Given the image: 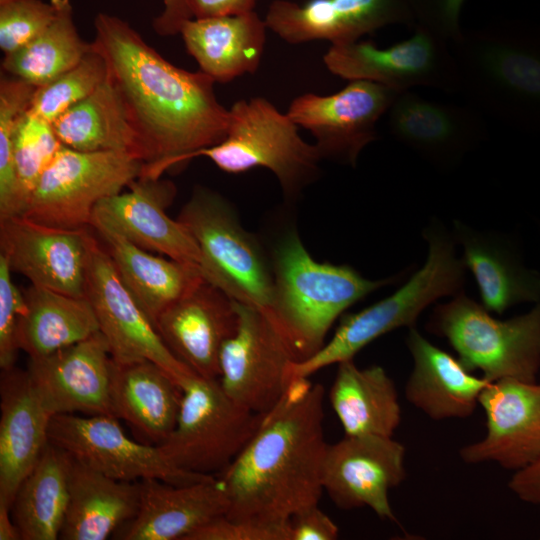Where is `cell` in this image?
I'll list each match as a JSON object with an SVG mask.
<instances>
[{
	"mask_svg": "<svg viewBox=\"0 0 540 540\" xmlns=\"http://www.w3.org/2000/svg\"><path fill=\"white\" fill-rule=\"evenodd\" d=\"M92 47L104 58L137 134L140 177L159 179L227 135L229 110L202 71L179 68L149 46L125 20L99 12Z\"/></svg>",
	"mask_w": 540,
	"mask_h": 540,
	"instance_id": "cell-1",
	"label": "cell"
},
{
	"mask_svg": "<svg viewBox=\"0 0 540 540\" xmlns=\"http://www.w3.org/2000/svg\"><path fill=\"white\" fill-rule=\"evenodd\" d=\"M324 388L293 377L280 401L232 463L220 474L229 500L225 515L238 522L287 528L324 492Z\"/></svg>",
	"mask_w": 540,
	"mask_h": 540,
	"instance_id": "cell-2",
	"label": "cell"
},
{
	"mask_svg": "<svg viewBox=\"0 0 540 540\" xmlns=\"http://www.w3.org/2000/svg\"><path fill=\"white\" fill-rule=\"evenodd\" d=\"M459 90L484 117L540 128V32L492 24L452 42Z\"/></svg>",
	"mask_w": 540,
	"mask_h": 540,
	"instance_id": "cell-3",
	"label": "cell"
},
{
	"mask_svg": "<svg viewBox=\"0 0 540 540\" xmlns=\"http://www.w3.org/2000/svg\"><path fill=\"white\" fill-rule=\"evenodd\" d=\"M274 291L266 312L290 346L296 362L325 344L334 321L350 306L392 279L369 280L347 265L314 260L295 231L273 254Z\"/></svg>",
	"mask_w": 540,
	"mask_h": 540,
	"instance_id": "cell-4",
	"label": "cell"
},
{
	"mask_svg": "<svg viewBox=\"0 0 540 540\" xmlns=\"http://www.w3.org/2000/svg\"><path fill=\"white\" fill-rule=\"evenodd\" d=\"M425 237L429 251L424 266L390 296L346 315L332 339L318 352L292 363V378L309 377L331 364L353 359L378 337L401 327H414L432 302L461 292L465 265L457 258L451 239L435 229L428 230Z\"/></svg>",
	"mask_w": 540,
	"mask_h": 540,
	"instance_id": "cell-5",
	"label": "cell"
},
{
	"mask_svg": "<svg viewBox=\"0 0 540 540\" xmlns=\"http://www.w3.org/2000/svg\"><path fill=\"white\" fill-rule=\"evenodd\" d=\"M428 330L448 340L470 372L490 382L512 378L536 382L540 370V303L507 320L492 317L483 306L459 293L434 308Z\"/></svg>",
	"mask_w": 540,
	"mask_h": 540,
	"instance_id": "cell-6",
	"label": "cell"
},
{
	"mask_svg": "<svg viewBox=\"0 0 540 540\" xmlns=\"http://www.w3.org/2000/svg\"><path fill=\"white\" fill-rule=\"evenodd\" d=\"M177 220L199 247L203 278L233 300L267 312L274 291L272 263L228 201L210 189L196 187Z\"/></svg>",
	"mask_w": 540,
	"mask_h": 540,
	"instance_id": "cell-7",
	"label": "cell"
},
{
	"mask_svg": "<svg viewBox=\"0 0 540 540\" xmlns=\"http://www.w3.org/2000/svg\"><path fill=\"white\" fill-rule=\"evenodd\" d=\"M227 173L263 167L278 179L284 194H298L318 172L322 158L317 146L305 142L297 125L262 97L239 100L229 109L226 137L197 151Z\"/></svg>",
	"mask_w": 540,
	"mask_h": 540,
	"instance_id": "cell-8",
	"label": "cell"
},
{
	"mask_svg": "<svg viewBox=\"0 0 540 540\" xmlns=\"http://www.w3.org/2000/svg\"><path fill=\"white\" fill-rule=\"evenodd\" d=\"M182 391L175 427L158 446L182 470L220 474L254 435L264 414L236 403L218 380L195 376Z\"/></svg>",
	"mask_w": 540,
	"mask_h": 540,
	"instance_id": "cell-9",
	"label": "cell"
},
{
	"mask_svg": "<svg viewBox=\"0 0 540 540\" xmlns=\"http://www.w3.org/2000/svg\"><path fill=\"white\" fill-rule=\"evenodd\" d=\"M143 166L129 152H82L62 145L22 216L56 228H90L96 205L138 179Z\"/></svg>",
	"mask_w": 540,
	"mask_h": 540,
	"instance_id": "cell-10",
	"label": "cell"
},
{
	"mask_svg": "<svg viewBox=\"0 0 540 540\" xmlns=\"http://www.w3.org/2000/svg\"><path fill=\"white\" fill-rule=\"evenodd\" d=\"M117 419L105 414L54 415L49 424V442L80 463L119 481L158 479L184 485L214 477L176 467L158 445L130 438Z\"/></svg>",
	"mask_w": 540,
	"mask_h": 540,
	"instance_id": "cell-11",
	"label": "cell"
},
{
	"mask_svg": "<svg viewBox=\"0 0 540 540\" xmlns=\"http://www.w3.org/2000/svg\"><path fill=\"white\" fill-rule=\"evenodd\" d=\"M236 307L239 323L235 334L222 346L218 381L236 403L265 414L282 398L296 360L265 311L237 301Z\"/></svg>",
	"mask_w": 540,
	"mask_h": 540,
	"instance_id": "cell-12",
	"label": "cell"
},
{
	"mask_svg": "<svg viewBox=\"0 0 540 540\" xmlns=\"http://www.w3.org/2000/svg\"><path fill=\"white\" fill-rule=\"evenodd\" d=\"M85 296L120 365L151 361L183 388L197 376L168 349L155 325L121 281L107 250L91 236Z\"/></svg>",
	"mask_w": 540,
	"mask_h": 540,
	"instance_id": "cell-13",
	"label": "cell"
},
{
	"mask_svg": "<svg viewBox=\"0 0 540 540\" xmlns=\"http://www.w3.org/2000/svg\"><path fill=\"white\" fill-rule=\"evenodd\" d=\"M447 43L415 28L409 39L388 48L370 41L331 45L323 60L332 74L349 81H371L399 93L416 86L458 93L457 66Z\"/></svg>",
	"mask_w": 540,
	"mask_h": 540,
	"instance_id": "cell-14",
	"label": "cell"
},
{
	"mask_svg": "<svg viewBox=\"0 0 540 540\" xmlns=\"http://www.w3.org/2000/svg\"><path fill=\"white\" fill-rule=\"evenodd\" d=\"M398 94L371 81L354 80L332 95H300L287 114L315 137L322 158L355 166L363 148L376 139L377 122Z\"/></svg>",
	"mask_w": 540,
	"mask_h": 540,
	"instance_id": "cell-15",
	"label": "cell"
},
{
	"mask_svg": "<svg viewBox=\"0 0 540 540\" xmlns=\"http://www.w3.org/2000/svg\"><path fill=\"white\" fill-rule=\"evenodd\" d=\"M405 451L392 437L345 435L328 444L323 489L341 509L368 507L379 518L396 521L389 492L406 478Z\"/></svg>",
	"mask_w": 540,
	"mask_h": 540,
	"instance_id": "cell-16",
	"label": "cell"
},
{
	"mask_svg": "<svg viewBox=\"0 0 540 540\" xmlns=\"http://www.w3.org/2000/svg\"><path fill=\"white\" fill-rule=\"evenodd\" d=\"M62 229L24 216L0 218V254L10 270L31 285L85 297L91 234Z\"/></svg>",
	"mask_w": 540,
	"mask_h": 540,
	"instance_id": "cell-17",
	"label": "cell"
},
{
	"mask_svg": "<svg viewBox=\"0 0 540 540\" xmlns=\"http://www.w3.org/2000/svg\"><path fill=\"white\" fill-rule=\"evenodd\" d=\"M128 188L96 205L90 228L109 229L142 249L199 266L201 253L195 239L183 223L166 213L176 193L174 184L139 177Z\"/></svg>",
	"mask_w": 540,
	"mask_h": 540,
	"instance_id": "cell-18",
	"label": "cell"
},
{
	"mask_svg": "<svg viewBox=\"0 0 540 540\" xmlns=\"http://www.w3.org/2000/svg\"><path fill=\"white\" fill-rule=\"evenodd\" d=\"M479 405L485 413L486 433L460 449L463 462H495L515 472L540 457V383L512 378L491 382Z\"/></svg>",
	"mask_w": 540,
	"mask_h": 540,
	"instance_id": "cell-19",
	"label": "cell"
},
{
	"mask_svg": "<svg viewBox=\"0 0 540 540\" xmlns=\"http://www.w3.org/2000/svg\"><path fill=\"white\" fill-rule=\"evenodd\" d=\"M26 372L52 415H113L110 399L111 355L99 331L48 356L29 358Z\"/></svg>",
	"mask_w": 540,
	"mask_h": 540,
	"instance_id": "cell-20",
	"label": "cell"
},
{
	"mask_svg": "<svg viewBox=\"0 0 540 540\" xmlns=\"http://www.w3.org/2000/svg\"><path fill=\"white\" fill-rule=\"evenodd\" d=\"M267 28L290 44L327 40L353 43L389 24L413 26L404 0H274L265 15Z\"/></svg>",
	"mask_w": 540,
	"mask_h": 540,
	"instance_id": "cell-21",
	"label": "cell"
},
{
	"mask_svg": "<svg viewBox=\"0 0 540 540\" xmlns=\"http://www.w3.org/2000/svg\"><path fill=\"white\" fill-rule=\"evenodd\" d=\"M238 323L236 301L204 279L169 306L155 326L179 361L201 378L218 380L222 346Z\"/></svg>",
	"mask_w": 540,
	"mask_h": 540,
	"instance_id": "cell-22",
	"label": "cell"
},
{
	"mask_svg": "<svg viewBox=\"0 0 540 540\" xmlns=\"http://www.w3.org/2000/svg\"><path fill=\"white\" fill-rule=\"evenodd\" d=\"M387 112L391 134L441 166L455 164L487 135L485 117L467 103L438 102L407 90Z\"/></svg>",
	"mask_w": 540,
	"mask_h": 540,
	"instance_id": "cell-23",
	"label": "cell"
},
{
	"mask_svg": "<svg viewBox=\"0 0 540 540\" xmlns=\"http://www.w3.org/2000/svg\"><path fill=\"white\" fill-rule=\"evenodd\" d=\"M139 484L138 510L114 533V539L185 540L229 509L225 487L217 476L184 485L158 479Z\"/></svg>",
	"mask_w": 540,
	"mask_h": 540,
	"instance_id": "cell-24",
	"label": "cell"
},
{
	"mask_svg": "<svg viewBox=\"0 0 540 540\" xmlns=\"http://www.w3.org/2000/svg\"><path fill=\"white\" fill-rule=\"evenodd\" d=\"M0 505L11 508L16 492L49 442L53 417L36 394L26 370H1Z\"/></svg>",
	"mask_w": 540,
	"mask_h": 540,
	"instance_id": "cell-25",
	"label": "cell"
},
{
	"mask_svg": "<svg viewBox=\"0 0 540 540\" xmlns=\"http://www.w3.org/2000/svg\"><path fill=\"white\" fill-rule=\"evenodd\" d=\"M406 344L413 360L404 389L407 401L437 421L472 416L491 382L473 375L458 358L433 345L414 327L409 328Z\"/></svg>",
	"mask_w": 540,
	"mask_h": 540,
	"instance_id": "cell-26",
	"label": "cell"
},
{
	"mask_svg": "<svg viewBox=\"0 0 540 540\" xmlns=\"http://www.w3.org/2000/svg\"><path fill=\"white\" fill-rule=\"evenodd\" d=\"M265 20L255 11L239 15L192 18L180 33L188 53L215 82L227 83L254 73L266 41Z\"/></svg>",
	"mask_w": 540,
	"mask_h": 540,
	"instance_id": "cell-27",
	"label": "cell"
},
{
	"mask_svg": "<svg viewBox=\"0 0 540 540\" xmlns=\"http://www.w3.org/2000/svg\"><path fill=\"white\" fill-rule=\"evenodd\" d=\"M139 501V482L110 478L69 456V500L59 539L110 538L135 516Z\"/></svg>",
	"mask_w": 540,
	"mask_h": 540,
	"instance_id": "cell-28",
	"label": "cell"
},
{
	"mask_svg": "<svg viewBox=\"0 0 540 540\" xmlns=\"http://www.w3.org/2000/svg\"><path fill=\"white\" fill-rule=\"evenodd\" d=\"M93 229L104 241L121 281L154 325L169 306L204 280L197 265L152 254L109 229Z\"/></svg>",
	"mask_w": 540,
	"mask_h": 540,
	"instance_id": "cell-29",
	"label": "cell"
},
{
	"mask_svg": "<svg viewBox=\"0 0 540 540\" xmlns=\"http://www.w3.org/2000/svg\"><path fill=\"white\" fill-rule=\"evenodd\" d=\"M182 393V388L154 362L120 365L111 358L113 415L156 445L163 443L174 429Z\"/></svg>",
	"mask_w": 540,
	"mask_h": 540,
	"instance_id": "cell-30",
	"label": "cell"
},
{
	"mask_svg": "<svg viewBox=\"0 0 540 540\" xmlns=\"http://www.w3.org/2000/svg\"><path fill=\"white\" fill-rule=\"evenodd\" d=\"M329 400L346 436L393 437L401 423L395 383L378 365L359 368L353 359L338 363Z\"/></svg>",
	"mask_w": 540,
	"mask_h": 540,
	"instance_id": "cell-31",
	"label": "cell"
},
{
	"mask_svg": "<svg viewBox=\"0 0 540 540\" xmlns=\"http://www.w3.org/2000/svg\"><path fill=\"white\" fill-rule=\"evenodd\" d=\"M25 311L18 344L29 358L48 356L99 332L88 298L31 285L24 292Z\"/></svg>",
	"mask_w": 540,
	"mask_h": 540,
	"instance_id": "cell-32",
	"label": "cell"
},
{
	"mask_svg": "<svg viewBox=\"0 0 540 540\" xmlns=\"http://www.w3.org/2000/svg\"><path fill=\"white\" fill-rule=\"evenodd\" d=\"M52 125L60 142L68 148L82 152L125 151L142 160L137 134L108 74L91 95Z\"/></svg>",
	"mask_w": 540,
	"mask_h": 540,
	"instance_id": "cell-33",
	"label": "cell"
},
{
	"mask_svg": "<svg viewBox=\"0 0 540 540\" xmlns=\"http://www.w3.org/2000/svg\"><path fill=\"white\" fill-rule=\"evenodd\" d=\"M68 500L69 456L48 442L10 508L21 540L59 539Z\"/></svg>",
	"mask_w": 540,
	"mask_h": 540,
	"instance_id": "cell-34",
	"label": "cell"
},
{
	"mask_svg": "<svg viewBox=\"0 0 540 540\" xmlns=\"http://www.w3.org/2000/svg\"><path fill=\"white\" fill-rule=\"evenodd\" d=\"M463 263L477 282L483 306L502 314L510 306L540 301V275L527 270L493 239L458 224Z\"/></svg>",
	"mask_w": 540,
	"mask_h": 540,
	"instance_id": "cell-35",
	"label": "cell"
},
{
	"mask_svg": "<svg viewBox=\"0 0 540 540\" xmlns=\"http://www.w3.org/2000/svg\"><path fill=\"white\" fill-rule=\"evenodd\" d=\"M57 14L32 41L4 55L2 70L36 88L53 81L77 65L92 49L80 37L70 0H54Z\"/></svg>",
	"mask_w": 540,
	"mask_h": 540,
	"instance_id": "cell-36",
	"label": "cell"
},
{
	"mask_svg": "<svg viewBox=\"0 0 540 540\" xmlns=\"http://www.w3.org/2000/svg\"><path fill=\"white\" fill-rule=\"evenodd\" d=\"M62 145L53 125L29 109L18 119L12 137L18 216L25 212L40 177Z\"/></svg>",
	"mask_w": 540,
	"mask_h": 540,
	"instance_id": "cell-37",
	"label": "cell"
},
{
	"mask_svg": "<svg viewBox=\"0 0 540 540\" xmlns=\"http://www.w3.org/2000/svg\"><path fill=\"white\" fill-rule=\"evenodd\" d=\"M107 74L104 58L92 47L73 68L48 84L36 88L29 111L52 124L91 95L106 79Z\"/></svg>",
	"mask_w": 540,
	"mask_h": 540,
	"instance_id": "cell-38",
	"label": "cell"
},
{
	"mask_svg": "<svg viewBox=\"0 0 540 540\" xmlns=\"http://www.w3.org/2000/svg\"><path fill=\"white\" fill-rule=\"evenodd\" d=\"M36 87L16 77L0 80V218L18 216L17 180L12 137L18 119L29 109Z\"/></svg>",
	"mask_w": 540,
	"mask_h": 540,
	"instance_id": "cell-39",
	"label": "cell"
},
{
	"mask_svg": "<svg viewBox=\"0 0 540 540\" xmlns=\"http://www.w3.org/2000/svg\"><path fill=\"white\" fill-rule=\"evenodd\" d=\"M54 0H16L0 6V48L4 55L23 47L55 19Z\"/></svg>",
	"mask_w": 540,
	"mask_h": 540,
	"instance_id": "cell-40",
	"label": "cell"
},
{
	"mask_svg": "<svg viewBox=\"0 0 540 540\" xmlns=\"http://www.w3.org/2000/svg\"><path fill=\"white\" fill-rule=\"evenodd\" d=\"M6 258L0 254V367L15 366L18 351V327L25 311V297L14 284Z\"/></svg>",
	"mask_w": 540,
	"mask_h": 540,
	"instance_id": "cell-41",
	"label": "cell"
},
{
	"mask_svg": "<svg viewBox=\"0 0 540 540\" xmlns=\"http://www.w3.org/2000/svg\"><path fill=\"white\" fill-rule=\"evenodd\" d=\"M413 27L424 29L437 37L453 42L463 33L459 21L465 0H404Z\"/></svg>",
	"mask_w": 540,
	"mask_h": 540,
	"instance_id": "cell-42",
	"label": "cell"
},
{
	"mask_svg": "<svg viewBox=\"0 0 540 540\" xmlns=\"http://www.w3.org/2000/svg\"><path fill=\"white\" fill-rule=\"evenodd\" d=\"M185 540H289L287 528H271L221 516L203 525Z\"/></svg>",
	"mask_w": 540,
	"mask_h": 540,
	"instance_id": "cell-43",
	"label": "cell"
},
{
	"mask_svg": "<svg viewBox=\"0 0 540 540\" xmlns=\"http://www.w3.org/2000/svg\"><path fill=\"white\" fill-rule=\"evenodd\" d=\"M287 526L289 540H335L339 536L336 523L318 505L294 514Z\"/></svg>",
	"mask_w": 540,
	"mask_h": 540,
	"instance_id": "cell-44",
	"label": "cell"
},
{
	"mask_svg": "<svg viewBox=\"0 0 540 540\" xmlns=\"http://www.w3.org/2000/svg\"><path fill=\"white\" fill-rule=\"evenodd\" d=\"M163 10L153 20V29L160 36H174L180 33L183 24L193 15L188 0H162Z\"/></svg>",
	"mask_w": 540,
	"mask_h": 540,
	"instance_id": "cell-45",
	"label": "cell"
},
{
	"mask_svg": "<svg viewBox=\"0 0 540 540\" xmlns=\"http://www.w3.org/2000/svg\"><path fill=\"white\" fill-rule=\"evenodd\" d=\"M193 18L239 15L254 11L258 0H188Z\"/></svg>",
	"mask_w": 540,
	"mask_h": 540,
	"instance_id": "cell-46",
	"label": "cell"
},
{
	"mask_svg": "<svg viewBox=\"0 0 540 540\" xmlns=\"http://www.w3.org/2000/svg\"><path fill=\"white\" fill-rule=\"evenodd\" d=\"M537 486H540V457L527 467L515 471L508 483L509 489L517 497Z\"/></svg>",
	"mask_w": 540,
	"mask_h": 540,
	"instance_id": "cell-47",
	"label": "cell"
},
{
	"mask_svg": "<svg viewBox=\"0 0 540 540\" xmlns=\"http://www.w3.org/2000/svg\"><path fill=\"white\" fill-rule=\"evenodd\" d=\"M0 540H21L11 509L4 505H0Z\"/></svg>",
	"mask_w": 540,
	"mask_h": 540,
	"instance_id": "cell-48",
	"label": "cell"
},
{
	"mask_svg": "<svg viewBox=\"0 0 540 540\" xmlns=\"http://www.w3.org/2000/svg\"><path fill=\"white\" fill-rule=\"evenodd\" d=\"M526 503H530L540 508V486L529 489L518 496Z\"/></svg>",
	"mask_w": 540,
	"mask_h": 540,
	"instance_id": "cell-49",
	"label": "cell"
},
{
	"mask_svg": "<svg viewBox=\"0 0 540 540\" xmlns=\"http://www.w3.org/2000/svg\"><path fill=\"white\" fill-rule=\"evenodd\" d=\"M13 1H16V0H0V6H3L5 4H8V3L13 2Z\"/></svg>",
	"mask_w": 540,
	"mask_h": 540,
	"instance_id": "cell-50",
	"label": "cell"
}]
</instances>
